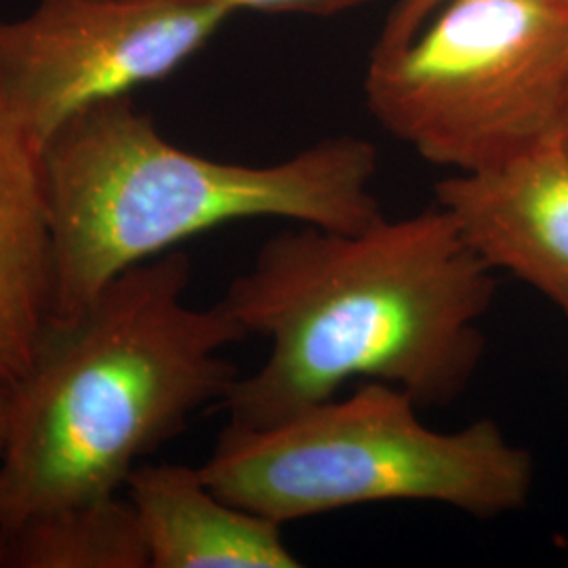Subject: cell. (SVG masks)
Wrapping results in <instances>:
<instances>
[{
  "instance_id": "obj_1",
  "label": "cell",
  "mask_w": 568,
  "mask_h": 568,
  "mask_svg": "<svg viewBox=\"0 0 568 568\" xmlns=\"http://www.w3.org/2000/svg\"><path fill=\"white\" fill-rule=\"evenodd\" d=\"M495 295L497 272L440 204L358 232L293 224L222 300L270 344L230 389L227 424L274 426L354 379L400 387L422 408L455 405L485 361Z\"/></svg>"
},
{
  "instance_id": "obj_2",
  "label": "cell",
  "mask_w": 568,
  "mask_h": 568,
  "mask_svg": "<svg viewBox=\"0 0 568 568\" xmlns=\"http://www.w3.org/2000/svg\"><path fill=\"white\" fill-rule=\"evenodd\" d=\"M183 251L133 265L65 323H49L13 384L0 462L4 528L121 495L143 457L180 436L241 377L225 347L248 335L224 302H185Z\"/></svg>"
},
{
  "instance_id": "obj_3",
  "label": "cell",
  "mask_w": 568,
  "mask_h": 568,
  "mask_svg": "<svg viewBox=\"0 0 568 568\" xmlns=\"http://www.w3.org/2000/svg\"><path fill=\"white\" fill-rule=\"evenodd\" d=\"M379 152L356 135L281 163H222L169 142L131 95L91 103L42 143L51 225V323L81 314L133 265L246 220L358 232L384 220Z\"/></svg>"
},
{
  "instance_id": "obj_4",
  "label": "cell",
  "mask_w": 568,
  "mask_h": 568,
  "mask_svg": "<svg viewBox=\"0 0 568 568\" xmlns=\"http://www.w3.org/2000/svg\"><path fill=\"white\" fill-rule=\"evenodd\" d=\"M405 389L365 382L267 427L225 424L201 466L239 508L278 525L371 504L417 501L490 520L527 506L535 462L483 417L440 432Z\"/></svg>"
},
{
  "instance_id": "obj_5",
  "label": "cell",
  "mask_w": 568,
  "mask_h": 568,
  "mask_svg": "<svg viewBox=\"0 0 568 568\" xmlns=\"http://www.w3.org/2000/svg\"><path fill=\"white\" fill-rule=\"evenodd\" d=\"M368 112L453 173L508 163L558 135L568 0H447L400 49L371 55Z\"/></svg>"
},
{
  "instance_id": "obj_6",
  "label": "cell",
  "mask_w": 568,
  "mask_h": 568,
  "mask_svg": "<svg viewBox=\"0 0 568 568\" xmlns=\"http://www.w3.org/2000/svg\"><path fill=\"white\" fill-rule=\"evenodd\" d=\"M230 18L215 0H39L0 21V87L42 148L82 108L171 77Z\"/></svg>"
},
{
  "instance_id": "obj_7",
  "label": "cell",
  "mask_w": 568,
  "mask_h": 568,
  "mask_svg": "<svg viewBox=\"0 0 568 568\" xmlns=\"http://www.w3.org/2000/svg\"><path fill=\"white\" fill-rule=\"evenodd\" d=\"M467 243L497 274L548 297L568 323V150L560 138L434 185Z\"/></svg>"
},
{
  "instance_id": "obj_8",
  "label": "cell",
  "mask_w": 568,
  "mask_h": 568,
  "mask_svg": "<svg viewBox=\"0 0 568 568\" xmlns=\"http://www.w3.org/2000/svg\"><path fill=\"white\" fill-rule=\"evenodd\" d=\"M148 546L150 568H300L283 525L239 508L201 467L140 464L124 485Z\"/></svg>"
},
{
  "instance_id": "obj_9",
  "label": "cell",
  "mask_w": 568,
  "mask_h": 568,
  "mask_svg": "<svg viewBox=\"0 0 568 568\" xmlns=\"http://www.w3.org/2000/svg\"><path fill=\"white\" fill-rule=\"evenodd\" d=\"M53 260L42 148L0 87V382L13 386L51 323Z\"/></svg>"
},
{
  "instance_id": "obj_10",
  "label": "cell",
  "mask_w": 568,
  "mask_h": 568,
  "mask_svg": "<svg viewBox=\"0 0 568 568\" xmlns=\"http://www.w3.org/2000/svg\"><path fill=\"white\" fill-rule=\"evenodd\" d=\"M0 568H150V556L131 501L112 495L4 528Z\"/></svg>"
},
{
  "instance_id": "obj_11",
  "label": "cell",
  "mask_w": 568,
  "mask_h": 568,
  "mask_svg": "<svg viewBox=\"0 0 568 568\" xmlns=\"http://www.w3.org/2000/svg\"><path fill=\"white\" fill-rule=\"evenodd\" d=\"M447 0H396L382 26L371 55H384L410 41Z\"/></svg>"
},
{
  "instance_id": "obj_12",
  "label": "cell",
  "mask_w": 568,
  "mask_h": 568,
  "mask_svg": "<svg viewBox=\"0 0 568 568\" xmlns=\"http://www.w3.org/2000/svg\"><path fill=\"white\" fill-rule=\"evenodd\" d=\"M224 4L234 16L241 11L274 13V16H305V18H331L352 9L365 7L371 0H215Z\"/></svg>"
},
{
  "instance_id": "obj_13",
  "label": "cell",
  "mask_w": 568,
  "mask_h": 568,
  "mask_svg": "<svg viewBox=\"0 0 568 568\" xmlns=\"http://www.w3.org/2000/svg\"><path fill=\"white\" fill-rule=\"evenodd\" d=\"M13 419V386L0 382V462L7 450Z\"/></svg>"
},
{
  "instance_id": "obj_14",
  "label": "cell",
  "mask_w": 568,
  "mask_h": 568,
  "mask_svg": "<svg viewBox=\"0 0 568 568\" xmlns=\"http://www.w3.org/2000/svg\"><path fill=\"white\" fill-rule=\"evenodd\" d=\"M558 138H560V142L565 143V148L568 150V102L567 108H565V116H562V122H560Z\"/></svg>"
},
{
  "instance_id": "obj_15",
  "label": "cell",
  "mask_w": 568,
  "mask_h": 568,
  "mask_svg": "<svg viewBox=\"0 0 568 568\" xmlns=\"http://www.w3.org/2000/svg\"><path fill=\"white\" fill-rule=\"evenodd\" d=\"M2 539H4V525H2V518H0V556H2Z\"/></svg>"
}]
</instances>
